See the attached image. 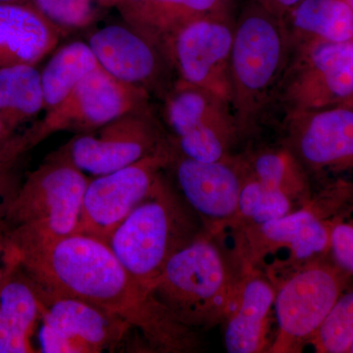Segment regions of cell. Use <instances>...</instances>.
<instances>
[{
	"label": "cell",
	"mask_w": 353,
	"mask_h": 353,
	"mask_svg": "<svg viewBox=\"0 0 353 353\" xmlns=\"http://www.w3.org/2000/svg\"><path fill=\"white\" fill-rule=\"evenodd\" d=\"M201 221L164 176L120 223L108 243L121 264L152 292L172 255L204 231Z\"/></svg>",
	"instance_id": "obj_4"
},
{
	"label": "cell",
	"mask_w": 353,
	"mask_h": 353,
	"mask_svg": "<svg viewBox=\"0 0 353 353\" xmlns=\"http://www.w3.org/2000/svg\"><path fill=\"white\" fill-rule=\"evenodd\" d=\"M8 136H7L6 130H4L3 125H2L1 120H0V148H2L7 141H9Z\"/></svg>",
	"instance_id": "obj_36"
},
{
	"label": "cell",
	"mask_w": 353,
	"mask_h": 353,
	"mask_svg": "<svg viewBox=\"0 0 353 353\" xmlns=\"http://www.w3.org/2000/svg\"><path fill=\"white\" fill-rule=\"evenodd\" d=\"M239 157L245 173L284 192L296 205L303 208L312 201L310 176L282 141L279 145L250 148Z\"/></svg>",
	"instance_id": "obj_21"
},
{
	"label": "cell",
	"mask_w": 353,
	"mask_h": 353,
	"mask_svg": "<svg viewBox=\"0 0 353 353\" xmlns=\"http://www.w3.org/2000/svg\"><path fill=\"white\" fill-rule=\"evenodd\" d=\"M310 343L316 352H350L353 345V289L341 294Z\"/></svg>",
	"instance_id": "obj_27"
},
{
	"label": "cell",
	"mask_w": 353,
	"mask_h": 353,
	"mask_svg": "<svg viewBox=\"0 0 353 353\" xmlns=\"http://www.w3.org/2000/svg\"><path fill=\"white\" fill-rule=\"evenodd\" d=\"M9 248L41 289L92 304L126 321L155 352H196V330L178 321L121 264L108 241L73 233L39 238L9 232Z\"/></svg>",
	"instance_id": "obj_1"
},
{
	"label": "cell",
	"mask_w": 353,
	"mask_h": 353,
	"mask_svg": "<svg viewBox=\"0 0 353 353\" xmlns=\"http://www.w3.org/2000/svg\"><path fill=\"white\" fill-rule=\"evenodd\" d=\"M44 109L41 72L32 65L0 69V120L9 139Z\"/></svg>",
	"instance_id": "obj_23"
},
{
	"label": "cell",
	"mask_w": 353,
	"mask_h": 353,
	"mask_svg": "<svg viewBox=\"0 0 353 353\" xmlns=\"http://www.w3.org/2000/svg\"><path fill=\"white\" fill-rule=\"evenodd\" d=\"M36 288L41 303V352H101L119 343L132 330L118 316L92 304Z\"/></svg>",
	"instance_id": "obj_12"
},
{
	"label": "cell",
	"mask_w": 353,
	"mask_h": 353,
	"mask_svg": "<svg viewBox=\"0 0 353 353\" xmlns=\"http://www.w3.org/2000/svg\"><path fill=\"white\" fill-rule=\"evenodd\" d=\"M67 32L31 1L0 3V69L36 66Z\"/></svg>",
	"instance_id": "obj_18"
},
{
	"label": "cell",
	"mask_w": 353,
	"mask_h": 353,
	"mask_svg": "<svg viewBox=\"0 0 353 353\" xmlns=\"http://www.w3.org/2000/svg\"><path fill=\"white\" fill-rule=\"evenodd\" d=\"M350 279L329 256L301 264L276 290L277 334L267 352H299L310 343Z\"/></svg>",
	"instance_id": "obj_8"
},
{
	"label": "cell",
	"mask_w": 353,
	"mask_h": 353,
	"mask_svg": "<svg viewBox=\"0 0 353 353\" xmlns=\"http://www.w3.org/2000/svg\"><path fill=\"white\" fill-rule=\"evenodd\" d=\"M219 236L204 230L174 253L153 289L174 317L194 330L225 321L246 273L236 253L221 245Z\"/></svg>",
	"instance_id": "obj_3"
},
{
	"label": "cell",
	"mask_w": 353,
	"mask_h": 353,
	"mask_svg": "<svg viewBox=\"0 0 353 353\" xmlns=\"http://www.w3.org/2000/svg\"><path fill=\"white\" fill-rule=\"evenodd\" d=\"M170 167L181 196L206 231L221 234L226 228H233L243 183L239 154L224 161L208 162L179 152Z\"/></svg>",
	"instance_id": "obj_16"
},
{
	"label": "cell",
	"mask_w": 353,
	"mask_h": 353,
	"mask_svg": "<svg viewBox=\"0 0 353 353\" xmlns=\"http://www.w3.org/2000/svg\"><path fill=\"white\" fill-rule=\"evenodd\" d=\"M347 6H350V8L353 10V0H343Z\"/></svg>",
	"instance_id": "obj_38"
},
{
	"label": "cell",
	"mask_w": 353,
	"mask_h": 353,
	"mask_svg": "<svg viewBox=\"0 0 353 353\" xmlns=\"http://www.w3.org/2000/svg\"><path fill=\"white\" fill-rule=\"evenodd\" d=\"M6 210H0V263L6 261L7 250H8V233L6 221Z\"/></svg>",
	"instance_id": "obj_34"
},
{
	"label": "cell",
	"mask_w": 353,
	"mask_h": 353,
	"mask_svg": "<svg viewBox=\"0 0 353 353\" xmlns=\"http://www.w3.org/2000/svg\"><path fill=\"white\" fill-rule=\"evenodd\" d=\"M332 218L345 217L353 213V181L338 180L329 183L318 194Z\"/></svg>",
	"instance_id": "obj_30"
},
{
	"label": "cell",
	"mask_w": 353,
	"mask_h": 353,
	"mask_svg": "<svg viewBox=\"0 0 353 353\" xmlns=\"http://www.w3.org/2000/svg\"><path fill=\"white\" fill-rule=\"evenodd\" d=\"M30 0H0V3H10V2H26Z\"/></svg>",
	"instance_id": "obj_37"
},
{
	"label": "cell",
	"mask_w": 353,
	"mask_h": 353,
	"mask_svg": "<svg viewBox=\"0 0 353 353\" xmlns=\"http://www.w3.org/2000/svg\"><path fill=\"white\" fill-rule=\"evenodd\" d=\"M101 67L88 43L75 41L60 48L41 72L44 108L63 101L83 78Z\"/></svg>",
	"instance_id": "obj_24"
},
{
	"label": "cell",
	"mask_w": 353,
	"mask_h": 353,
	"mask_svg": "<svg viewBox=\"0 0 353 353\" xmlns=\"http://www.w3.org/2000/svg\"><path fill=\"white\" fill-rule=\"evenodd\" d=\"M36 352L32 341L11 326L0 311V353Z\"/></svg>",
	"instance_id": "obj_31"
},
{
	"label": "cell",
	"mask_w": 353,
	"mask_h": 353,
	"mask_svg": "<svg viewBox=\"0 0 353 353\" xmlns=\"http://www.w3.org/2000/svg\"><path fill=\"white\" fill-rule=\"evenodd\" d=\"M178 153L173 145L119 170L90 180L75 233L108 241L120 223L150 196Z\"/></svg>",
	"instance_id": "obj_11"
},
{
	"label": "cell",
	"mask_w": 353,
	"mask_h": 353,
	"mask_svg": "<svg viewBox=\"0 0 353 353\" xmlns=\"http://www.w3.org/2000/svg\"><path fill=\"white\" fill-rule=\"evenodd\" d=\"M148 90L121 82L102 67L83 78L66 97L48 110L43 120L0 148V161L20 162L23 157L51 134L94 131L121 116L150 108Z\"/></svg>",
	"instance_id": "obj_5"
},
{
	"label": "cell",
	"mask_w": 353,
	"mask_h": 353,
	"mask_svg": "<svg viewBox=\"0 0 353 353\" xmlns=\"http://www.w3.org/2000/svg\"><path fill=\"white\" fill-rule=\"evenodd\" d=\"M347 105L353 106V101H350V103L347 104Z\"/></svg>",
	"instance_id": "obj_39"
},
{
	"label": "cell",
	"mask_w": 353,
	"mask_h": 353,
	"mask_svg": "<svg viewBox=\"0 0 353 353\" xmlns=\"http://www.w3.org/2000/svg\"><path fill=\"white\" fill-rule=\"evenodd\" d=\"M88 43L102 68L129 85L145 88L160 85L174 69L166 46L131 27L106 26L94 32Z\"/></svg>",
	"instance_id": "obj_17"
},
{
	"label": "cell",
	"mask_w": 353,
	"mask_h": 353,
	"mask_svg": "<svg viewBox=\"0 0 353 353\" xmlns=\"http://www.w3.org/2000/svg\"><path fill=\"white\" fill-rule=\"evenodd\" d=\"M292 48L284 18L250 0L234 22L231 55V108L241 141L267 119Z\"/></svg>",
	"instance_id": "obj_2"
},
{
	"label": "cell",
	"mask_w": 353,
	"mask_h": 353,
	"mask_svg": "<svg viewBox=\"0 0 353 353\" xmlns=\"http://www.w3.org/2000/svg\"><path fill=\"white\" fill-rule=\"evenodd\" d=\"M284 20L294 48L353 41V10L343 0H303Z\"/></svg>",
	"instance_id": "obj_22"
},
{
	"label": "cell",
	"mask_w": 353,
	"mask_h": 353,
	"mask_svg": "<svg viewBox=\"0 0 353 353\" xmlns=\"http://www.w3.org/2000/svg\"><path fill=\"white\" fill-rule=\"evenodd\" d=\"M0 311L18 333L31 340L41 321V303L36 285L16 261L0 285Z\"/></svg>",
	"instance_id": "obj_25"
},
{
	"label": "cell",
	"mask_w": 353,
	"mask_h": 353,
	"mask_svg": "<svg viewBox=\"0 0 353 353\" xmlns=\"http://www.w3.org/2000/svg\"><path fill=\"white\" fill-rule=\"evenodd\" d=\"M272 12L285 18L303 0H257Z\"/></svg>",
	"instance_id": "obj_33"
},
{
	"label": "cell",
	"mask_w": 353,
	"mask_h": 353,
	"mask_svg": "<svg viewBox=\"0 0 353 353\" xmlns=\"http://www.w3.org/2000/svg\"><path fill=\"white\" fill-rule=\"evenodd\" d=\"M234 26L229 13L183 26L167 41L179 80L212 92L231 104Z\"/></svg>",
	"instance_id": "obj_13"
},
{
	"label": "cell",
	"mask_w": 353,
	"mask_h": 353,
	"mask_svg": "<svg viewBox=\"0 0 353 353\" xmlns=\"http://www.w3.org/2000/svg\"><path fill=\"white\" fill-rule=\"evenodd\" d=\"M329 257L341 270L353 276V219H332Z\"/></svg>",
	"instance_id": "obj_29"
},
{
	"label": "cell",
	"mask_w": 353,
	"mask_h": 353,
	"mask_svg": "<svg viewBox=\"0 0 353 353\" xmlns=\"http://www.w3.org/2000/svg\"><path fill=\"white\" fill-rule=\"evenodd\" d=\"M274 285L253 270L246 271L240 292L225 319L224 345L229 353L267 352Z\"/></svg>",
	"instance_id": "obj_19"
},
{
	"label": "cell",
	"mask_w": 353,
	"mask_h": 353,
	"mask_svg": "<svg viewBox=\"0 0 353 353\" xmlns=\"http://www.w3.org/2000/svg\"><path fill=\"white\" fill-rule=\"evenodd\" d=\"M332 219L315 201L289 214L261 224L236 228V253L245 271L267 256L287 248L294 263L329 256Z\"/></svg>",
	"instance_id": "obj_14"
},
{
	"label": "cell",
	"mask_w": 353,
	"mask_h": 353,
	"mask_svg": "<svg viewBox=\"0 0 353 353\" xmlns=\"http://www.w3.org/2000/svg\"><path fill=\"white\" fill-rule=\"evenodd\" d=\"M90 179L54 152L24 176L7 208L9 231L39 238L75 233Z\"/></svg>",
	"instance_id": "obj_6"
},
{
	"label": "cell",
	"mask_w": 353,
	"mask_h": 353,
	"mask_svg": "<svg viewBox=\"0 0 353 353\" xmlns=\"http://www.w3.org/2000/svg\"><path fill=\"white\" fill-rule=\"evenodd\" d=\"M282 122V143L311 181L353 170V106L294 114Z\"/></svg>",
	"instance_id": "obj_15"
},
{
	"label": "cell",
	"mask_w": 353,
	"mask_h": 353,
	"mask_svg": "<svg viewBox=\"0 0 353 353\" xmlns=\"http://www.w3.org/2000/svg\"><path fill=\"white\" fill-rule=\"evenodd\" d=\"M165 117L183 157L224 161L241 143L231 104L212 92L178 80L167 94Z\"/></svg>",
	"instance_id": "obj_9"
},
{
	"label": "cell",
	"mask_w": 353,
	"mask_h": 353,
	"mask_svg": "<svg viewBox=\"0 0 353 353\" xmlns=\"http://www.w3.org/2000/svg\"><path fill=\"white\" fill-rule=\"evenodd\" d=\"M353 101V41L296 46L268 116L347 105ZM267 116V117H268Z\"/></svg>",
	"instance_id": "obj_7"
},
{
	"label": "cell",
	"mask_w": 353,
	"mask_h": 353,
	"mask_svg": "<svg viewBox=\"0 0 353 353\" xmlns=\"http://www.w3.org/2000/svg\"><path fill=\"white\" fill-rule=\"evenodd\" d=\"M23 179L18 164L0 167V210L7 211L9 203L22 183Z\"/></svg>",
	"instance_id": "obj_32"
},
{
	"label": "cell",
	"mask_w": 353,
	"mask_h": 353,
	"mask_svg": "<svg viewBox=\"0 0 353 353\" xmlns=\"http://www.w3.org/2000/svg\"><path fill=\"white\" fill-rule=\"evenodd\" d=\"M173 145L171 137L146 108L121 116L94 131L78 134L57 152L83 173L97 176Z\"/></svg>",
	"instance_id": "obj_10"
},
{
	"label": "cell",
	"mask_w": 353,
	"mask_h": 353,
	"mask_svg": "<svg viewBox=\"0 0 353 353\" xmlns=\"http://www.w3.org/2000/svg\"><path fill=\"white\" fill-rule=\"evenodd\" d=\"M243 173L238 216L233 229L243 225L261 224L296 210V204L284 192L248 175L243 169Z\"/></svg>",
	"instance_id": "obj_26"
},
{
	"label": "cell",
	"mask_w": 353,
	"mask_h": 353,
	"mask_svg": "<svg viewBox=\"0 0 353 353\" xmlns=\"http://www.w3.org/2000/svg\"><path fill=\"white\" fill-rule=\"evenodd\" d=\"M53 24L65 31L82 29L94 19L97 0H30Z\"/></svg>",
	"instance_id": "obj_28"
},
{
	"label": "cell",
	"mask_w": 353,
	"mask_h": 353,
	"mask_svg": "<svg viewBox=\"0 0 353 353\" xmlns=\"http://www.w3.org/2000/svg\"><path fill=\"white\" fill-rule=\"evenodd\" d=\"M350 353H353V345H352V348H350Z\"/></svg>",
	"instance_id": "obj_40"
},
{
	"label": "cell",
	"mask_w": 353,
	"mask_h": 353,
	"mask_svg": "<svg viewBox=\"0 0 353 353\" xmlns=\"http://www.w3.org/2000/svg\"><path fill=\"white\" fill-rule=\"evenodd\" d=\"M101 6L104 7H116L120 9L122 7L130 6V4L136 3L141 0H97Z\"/></svg>",
	"instance_id": "obj_35"
},
{
	"label": "cell",
	"mask_w": 353,
	"mask_h": 353,
	"mask_svg": "<svg viewBox=\"0 0 353 353\" xmlns=\"http://www.w3.org/2000/svg\"><path fill=\"white\" fill-rule=\"evenodd\" d=\"M231 0H141L119 9L129 27L154 43L167 41L183 26L229 13Z\"/></svg>",
	"instance_id": "obj_20"
}]
</instances>
